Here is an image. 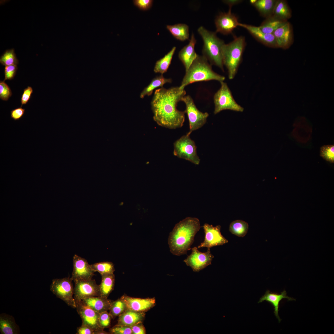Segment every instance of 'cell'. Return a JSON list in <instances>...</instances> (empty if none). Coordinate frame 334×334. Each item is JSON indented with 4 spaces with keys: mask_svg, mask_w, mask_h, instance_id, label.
Segmentation results:
<instances>
[{
    "mask_svg": "<svg viewBox=\"0 0 334 334\" xmlns=\"http://www.w3.org/2000/svg\"><path fill=\"white\" fill-rule=\"evenodd\" d=\"M225 77L215 72L210 64L204 56L198 55L189 69L186 71L180 85L184 89L187 85L192 83L211 80L220 82L224 81Z\"/></svg>",
    "mask_w": 334,
    "mask_h": 334,
    "instance_id": "3957f363",
    "label": "cell"
},
{
    "mask_svg": "<svg viewBox=\"0 0 334 334\" xmlns=\"http://www.w3.org/2000/svg\"><path fill=\"white\" fill-rule=\"evenodd\" d=\"M72 281L71 277H69L54 279L50 286V290L68 306L76 308V303L73 296L74 288Z\"/></svg>",
    "mask_w": 334,
    "mask_h": 334,
    "instance_id": "ba28073f",
    "label": "cell"
},
{
    "mask_svg": "<svg viewBox=\"0 0 334 334\" xmlns=\"http://www.w3.org/2000/svg\"><path fill=\"white\" fill-rule=\"evenodd\" d=\"M273 15L285 21H287L291 17V11L286 1L277 0Z\"/></svg>",
    "mask_w": 334,
    "mask_h": 334,
    "instance_id": "f1b7e54d",
    "label": "cell"
},
{
    "mask_svg": "<svg viewBox=\"0 0 334 334\" xmlns=\"http://www.w3.org/2000/svg\"><path fill=\"white\" fill-rule=\"evenodd\" d=\"M287 299L289 301L295 300L293 298L290 297L287 295L285 290L278 294L271 292L269 290L266 291L265 294L260 298L258 303L264 301H266L272 304L274 307L275 315L278 319L279 323L281 320L278 315L279 304L280 302L283 299Z\"/></svg>",
    "mask_w": 334,
    "mask_h": 334,
    "instance_id": "ffe728a7",
    "label": "cell"
},
{
    "mask_svg": "<svg viewBox=\"0 0 334 334\" xmlns=\"http://www.w3.org/2000/svg\"><path fill=\"white\" fill-rule=\"evenodd\" d=\"M242 1L241 0H223V2L229 6V8L231 9L232 7L235 5L240 3Z\"/></svg>",
    "mask_w": 334,
    "mask_h": 334,
    "instance_id": "f6af8a7d",
    "label": "cell"
},
{
    "mask_svg": "<svg viewBox=\"0 0 334 334\" xmlns=\"http://www.w3.org/2000/svg\"><path fill=\"white\" fill-rule=\"evenodd\" d=\"M101 281L99 285L100 296L108 298L114 289L115 278L113 273L101 275Z\"/></svg>",
    "mask_w": 334,
    "mask_h": 334,
    "instance_id": "484cf974",
    "label": "cell"
},
{
    "mask_svg": "<svg viewBox=\"0 0 334 334\" xmlns=\"http://www.w3.org/2000/svg\"><path fill=\"white\" fill-rule=\"evenodd\" d=\"M145 312H139L127 309L118 316L117 324L131 326L142 323L145 317Z\"/></svg>",
    "mask_w": 334,
    "mask_h": 334,
    "instance_id": "7402d4cb",
    "label": "cell"
},
{
    "mask_svg": "<svg viewBox=\"0 0 334 334\" xmlns=\"http://www.w3.org/2000/svg\"><path fill=\"white\" fill-rule=\"evenodd\" d=\"M167 29L177 39L184 41L189 39V27L184 24H178L173 25H167Z\"/></svg>",
    "mask_w": 334,
    "mask_h": 334,
    "instance_id": "4316f807",
    "label": "cell"
},
{
    "mask_svg": "<svg viewBox=\"0 0 334 334\" xmlns=\"http://www.w3.org/2000/svg\"><path fill=\"white\" fill-rule=\"evenodd\" d=\"M18 67L17 65H12L5 66L4 68L5 79L3 81L13 79L16 74Z\"/></svg>",
    "mask_w": 334,
    "mask_h": 334,
    "instance_id": "f35d334b",
    "label": "cell"
},
{
    "mask_svg": "<svg viewBox=\"0 0 334 334\" xmlns=\"http://www.w3.org/2000/svg\"><path fill=\"white\" fill-rule=\"evenodd\" d=\"M126 305L120 298L113 301L109 310L112 319L118 316L126 309Z\"/></svg>",
    "mask_w": 334,
    "mask_h": 334,
    "instance_id": "d6a6232c",
    "label": "cell"
},
{
    "mask_svg": "<svg viewBox=\"0 0 334 334\" xmlns=\"http://www.w3.org/2000/svg\"><path fill=\"white\" fill-rule=\"evenodd\" d=\"M191 250V255H188L183 261L194 272H199L211 264L214 256L211 253L210 249L208 248L205 252L199 251L196 247H193Z\"/></svg>",
    "mask_w": 334,
    "mask_h": 334,
    "instance_id": "30bf717a",
    "label": "cell"
},
{
    "mask_svg": "<svg viewBox=\"0 0 334 334\" xmlns=\"http://www.w3.org/2000/svg\"><path fill=\"white\" fill-rule=\"evenodd\" d=\"M277 0H257L253 5L260 15L267 18L273 15L274 9Z\"/></svg>",
    "mask_w": 334,
    "mask_h": 334,
    "instance_id": "83f0119b",
    "label": "cell"
},
{
    "mask_svg": "<svg viewBox=\"0 0 334 334\" xmlns=\"http://www.w3.org/2000/svg\"><path fill=\"white\" fill-rule=\"evenodd\" d=\"M77 334H94V331L88 326L82 323L77 329Z\"/></svg>",
    "mask_w": 334,
    "mask_h": 334,
    "instance_id": "ee69618b",
    "label": "cell"
},
{
    "mask_svg": "<svg viewBox=\"0 0 334 334\" xmlns=\"http://www.w3.org/2000/svg\"><path fill=\"white\" fill-rule=\"evenodd\" d=\"M0 62L5 66L18 64L19 61L14 49H12L6 50L1 56Z\"/></svg>",
    "mask_w": 334,
    "mask_h": 334,
    "instance_id": "836d02e7",
    "label": "cell"
},
{
    "mask_svg": "<svg viewBox=\"0 0 334 334\" xmlns=\"http://www.w3.org/2000/svg\"><path fill=\"white\" fill-rule=\"evenodd\" d=\"M112 334H132L131 326L117 324L109 329Z\"/></svg>",
    "mask_w": 334,
    "mask_h": 334,
    "instance_id": "d590c367",
    "label": "cell"
},
{
    "mask_svg": "<svg viewBox=\"0 0 334 334\" xmlns=\"http://www.w3.org/2000/svg\"><path fill=\"white\" fill-rule=\"evenodd\" d=\"M176 49V47H173L163 57L156 62L154 68L155 73H159L163 75L167 71Z\"/></svg>",
    "mask_w": 334,
    "mask_h": 334,
    "instance_id": "f546056e",
    "label": "cell"
},
{
    "mask_svg": "<svg viewBox=\"0 0 334 334\" xmlns=\"http://www.w3.org/2000/svg\"><path fill=\"white\" fill-rule=\"evenodd\" d=\"M198 32L203 41V56L211 64L218 66L224 71L221 50L225 44L224 41L217 36L216 32L208 31L203 26L198 28Z\"/></svg>",
    "mask_w": 334,
    "mask_h": 334,
    "instance_id": "5b68a950",
    "label": "cell"
},
{
    "mask_svg": "<svg viewBox=\"0 0 334 334\" xmlns=\"http://www.w3.org/2000/svg\"><path fill=\"white\" fill-rule=\"evenodd\" d=\"M120 298L125 303L127 309L137 312H145L156 304L155 298H141L131 297L124 294Z\"/></svg>",
    "mask_w": 334,
    "mask_h": 334,
    "instance_id": "2e32d148",
    "label": "cell"
},
{
    "mask_svg": "<svg viewBox=\"0 0 334 334\" xmlns=\"http://www.w3.org/2000/svg\"><path fill=\"white\" fill-rule=\"evenodd\" d=\"M196 42V40L192 33L189 44L182 48L179 53L178 58L183 64L186 71L189 69L198 55L195 50Z\"/></svg>",
    "mask_w": 334,
    "mask_h": 334,
    "instance_id": "d6986e66",
    "label": "cell"
},
{
    "mask_svg": "<svg viewBox=\"0 0 334 334\" xmlns=\"http://www.w3.org/2000/svg\"><path fill=\"white\" fill-rule=\"evenodd\" d=\"M73 260V268L71 278L74 282L92 279L94 272L86 259L75 254Z\"/></svg>",
    "mask_w": 334,
    "mask_h": 334,
    "instance_id": "5bb4252c",
    "label": "cell"
},
{
    "mask_svg": "<svg viewBox=\"0 0 334 334\" xmlns=\"http://www.w3.org/2000/svg\"><path fill=\"white\" fill-rule=\"evenodd\" d=\"M221 87L213 97L215 114L225 110L242 112L244 108L238 104L234 99L227 84L221 82Z\"/></svg>",
    "mask_w": 334,
    "mask_h": 334,
    "instance_id": "8992f818",
    "label": "cell"
},
{
    "mask_svg": "<svg viewBox=\"0 0 334 334\" xmlns=\"http://www.w3.org/2000/svg\"><path fill=\"white\" fill-rule=\"evenodd\" d=\"M278 48H288L293 41V31L291 24L287 21L273 33Z\"/></svg>",
    "mask_w": 334,
    "mask_h": 334,
    "instance_id": "e0dca14e",
    "label": "cell"
},
{
    "mask_svg": "<svg viewBox=\"0 0 334 334\" xmlns=\"http://www.w3.org/2000/svg\"><path fill=\"white\" fill-rule=\"evenodd\" d=\"M132 334H145L146 331L142 323H139L131 326Z\"/></svg>",
    "mask_w": 334,
    "mask_h": 334,
    "instance_id": "7bdbcfd3",
    "label": "cell"
},
{
    "mask_svg": "<svg viewBox=\"0 0 334 334\" xmlns=\"http://www.w3.org/2000/svg\"><path fill=\"white\" fill-rule=\"evenodd\" d=\"M24 112L25 109L22 107L15 108L11 111V117L14 120H19L23 116Z\"/></svg>",
    "mask_w": 334,
    "mask_h": 334,
    "instance_id": "b9f144b4",
    "label": "cell"
},
{
    "mask_svg": "<svg viewBox=\"0 0 334 334\" xmlns=\"http://www.w3.org/2000/svg\"><path fill=\"white\" fill-rule=\"evenodd\" d=\"M112 319L111 316L108 311L100 313L99 317V324L100 327L103 329L105 328H109L110 326Z\"/></svg>",
    "mask_w": 334,
    "mask_h": 334,
    "instance_id": "8d00e7d4",
    "label": "cell"
},
{
    "mask_svg": "<svg viewBox=\"0 0 334 334\" xmlns=\"http://www.w3.org/2000/svg\"><path fill=\"white\" fill-rule=\"evenodd\" d=\"M11 91L5 81H0V98L2 100L7 101L11 96Z\"/></svg>",
    "mask_w": 334,
    "mask_h": 334,
    "instance_id": "74e56055",
    "label": "cell"
},
{
    "mask_svg": "<svg viewBox=\"0 0 334 334\" xmlns=\"http://www.w3.org/2000/svg\"><path fill=\"white\" fill-rule=\"evenodd\" d=\"M172 81L171 79L164 77L162 75L156 76L152 79L149 85L145 88L141 92L140 98H143L146 96L151 95L155 89L159 87H163L164 84L171 83Z\"/></svg>",
    "mask_w": 334,
    "mask_h": 334,
    "instance_id": "cb8c5ba5",
    "label": "cell"
},
{
    "mask_svg": "<svg viewBox=\"0 0 334 334\" xmlns=\"http://www.w3.org/2000/svg\"><path fill=\"white\" fill-rule=\"evenodd\" d=\"M239 26L247 30L258 41L267 46L278 48L273 34H266L263 32L259 27L239 23Z\"/></svg>",
    "mask_w": 334,
    "mask_h": 334,
    "instance_id": "ac0fdd59",
    "label": "cell"
},
{
    "mask_svg": "<svg viewBox=\"0 0 334 334\" xmlns=\"http://www.w3.org/2000/svg\"><path fill=\"white\" fill-rule=\"evenodd\" d=\"M74 282V298L75 302L90 297L100 296L99 285L95 280H80Z\"/></svg>",
    "mask_w": 334,
    "mask_h": 334,
    "instance_id": "8fae6325",
    "label": "cell"
},
{
    "mask_svg": "<svg viewBox=\"0 0 334 334\" xmlns=\"http://www.w3.org/2000/svg\"><path fill=\"white\" fill-rule=\"evenodd\" d=\"M81 301L84 304L100 314L109 310L113 301L101 296L90 297Z\"/></svg>",
    "mask_w": 334,
    "mask_h": 334,
    "instance_id": "44dd1931",
    "label": "cell"
},
{
    "mask_svg": "<svg viewBox=\"0 0 334 334\" xmlns=\"http://www.w3.org/2000/svg\"><path fill=\"white\" fill-rule=\"evenodd\" d=\"M153 1L152 0H134L133 1L136 6L144 11L148 10L151 8Z\"/></svg>",
    "mask_w": 334,
    "mask_h": 334,
    "instance_id": "ab89813d",
    "label": "cell"
},
{
    "mask_svg": "<svg viewBox=\"0 0 334 334\" xmlns=\"http://www.w3.org/2000/svg\"><path fill=\"white\" fill-rule=\"evenodd\" d=\"M257 0H250V4L253 5L256 2Z\"/></svg>",
    "mask_w": 334,
    "mask_h": 334,
    "instance_id": "7dc6e473",
    "label": "cell"
},
{
    "mask_svg": "<svg viewBox=\"0 0 334 334\" xmlns=\"http://www.w3.org/2000/svg\"><path fill=\"white\" fill-rule=\"evenodd\" d=\"M203 227L205 233L204 239L198 246V248L207 247L210 249L212 247L222 245L228 242V240L221 234V225L214 226L205 223Z\"/></svg>",
    "mask_w": 334,
    "mask_h": 334,
    "instance_id": "7c38bea8",
    "label": "cell"
},
{
    "mask_svg": "<svg viewBox=\"0 0 334 334\" xmlns=\"http://www.w3.org/2000/svg\"><path fill=\"white\" fill-rule=\"evenodd\" d=\"M246 44L245 37L240 36L235 37L229 43L225 44L222 47L223 64L228 70L230 79H233L237 73Z\"/></svg>",
    "mask_w": 334,
    "mask_h": 334,
    "instance_id": "277c9868",
    "label": "cell"
},
{
    "mask_svg": "<svg viewBox=\"0 0 334 334\" xmlns=\"http://www.w3.org/2000/svg\"><path fill=\"white\" fill-rule=\"evenodd\" d=\"M200 228V221L195 217H187L176 224L168 238L170 252L177 256L186 254Z\"/></svg>",
    "mask_w": 334,
    "mask_h": 334,
    "instance_id": "7a4b0ae2",
    "label": "cell"
},
{
    "mask_svg": "<svg viewBox=\"0 0 334 334\" xmlns=\"http://www.w3.org/2000/svg\"><path fill=\"white\" fill-rule=\"evenodd\" d=\"M0 331L2 334H18L19 326L12 315L2 313L0 315Z\"/></svg>",
    "mask_w": 334,
    "mask_h": 334,
    "instance_id": "603a6c76",
    "label": "cell"
},
{
    "mask_svg": "<svg viewBox=\"0 0 334 334\" xmlns=\"http://www.w3.org/2000/svg\"><path fill=\"white\" fill-rule=\"evenodd\" d=\"M320 155L326 161L331 163L334 162V145H327L320 148Z\"/></svg>",
    "mask_w": 334,
    "mask_h": 334,
    "instance_id": "e575fe53",
    "label": "cell"
},
{
    "mask_svg": "<svg viewBox=\"0 0 334 334\" xmlns=\"http://www.w3.org/2000/svg\"><path fill=\"white\" fill-rule=\"evenodd\" d=\"M92 271L98 272L101 275L113 274L115 271L114 265L111 262L105 261L95 263L90 265Z\"/></svg>",
    "mask_w": 334,
    "mask_h": 334,
    "instance_id": "1f68e13d",
    "label": "cell"
},
{
    "mask_svg": "<svg viewBox=\"0 0 334 334\" xmlns=\"http://www.w3.org/2000/svg\"><path fill=\"white\" fill-rule=\"evenodd\" d=\"M191 133L189 131L175 141L173 144V154L179 158L198 165L199 164L200 160L197 154L195 143L190 137Z\"/></svg>",
    "mask_w": 334,
    "mask_h": 334,
    "instance_id": "52a82bcc",
    "label": "cell"
},
{
    "mask_svg": "<svg viewBox=\"0 0 334 334\" xmlns=\"http://www.w3.org/2000/svg\"><path fill=\"white\" fill-rule=\"evenodd\" d=\"M248 227V224L246 222L241 220H237L230 223L229 231L233 234L243 237L246 234Z\"/></svg>",
    "mask_w": 334,
    "mask_h": 334,
    "instance_id": "4dcf8cb0",
    "label": "cell"
},
{
    "mask_svg": "<svg viewBox=\"0 0 334 334\" xmlns=\"http://www.w3.org/2000/svg\"><path fill=\"white\" fill-rule=\"evenodd\" d=\"M33 91L32 88L30 86H28L24 89L21 99V107H22L23 105L26 104L28 102L31 97Z\"/></svg>",
    "mask_w": 334,
    "mask_h": 334,
    "instance_id": "60d3db41",
    "label": "cell"
},
{
    "mask_svg": "<svg viewBox=\"0 0 334 334\" xmlns=\"http://www.w3.org/2000/svg\"><path fill=\"white\" fill-rule=\"evenodd\" d=\"M110 334V332H107L102 330L98 331H94V334Z\"/></svg>",
    "mask_w": 334,
    "mask_h": 334,
    "instance_id": "bcb514c9",
    "label": "cell"
},
{
    "mask_svg": "<svg viewBox=\"0 0 334 334\" xmlns=\"http://www.w3.org/2000/svg\"><path fill=\"white\" fill-rule=\"evenodd\" d=\"M287 21L281 19L273 15L266 18L259 27L261 30L266 34H272L277 28Z\"/></svg>",
    "mask_w": 334,
    "mask_h": 334,
    "instance_id": "d4e9b609",
    "label": "cell"
},
{
    "mask_svg": "<svg viewBox=\"0 0 334 334\" xmlns=\"http://www.w3.org/2000/svg\"><path fill=\"white\" fill-rule=\"evenodd\" d=\"M76 309L81 318L82 323L92 328L94 331L102 330L99 324L100 314L84 304L82 301L76 302Z\"/></svg>",
    "mask_w": 334,
    "mask_h": 334,
    "instance_id": "4fadbf2b",
    "label": "cell"
},
{
    "mask_svg": "<svg viewBox=\"0 0 334 334\" xmlns=\"http://www.w3.org/2000/svg\"><path fill=\"white\" fill-rule=\"evenodd\" d=\"M186 95L184 89L179 86L156 90L151 102L154 120L159 125L168 128L181 127L186 113L179 110L177 107Z\"/></svg>",
    "mask_w": 334,
    "mask_h": 334,
    "instance_id": "6da1fadb",
    "label": "cell"
},
{
    "mask_svg": "<svg viewBox=\"0 0 334 334\" xmlns=\"http://www.w3.org/2000/svg\"><path fill=\"white\" fill-rule=\"evenodd\" d=\"M239 23L237 17L231 12V9L229 8L227 12L221 13L216 17L215 20L216 32L224 35L231 34L239 26Z\"/></svg>",
    "mask_w": 334,
    "mask_h": 334,
    "instance_id": "9a60e30c",
    "label": "cell"
},
{
    "mask_svg": "<svg viewBox=\"0 0 334 334\" xmlns=\"http://www.w3.org/2000/svg\"><path fill=\"white\" fill-rule=\"evenodd\" d=\"M182 101L186 105V109L185 111L189 121V132H192L201 128L205 124L209 116L208 113L200 111L196 107L192 98L189 95L184 96L182 98Z\"/></svg>",
    "mask_w": 334,
    "mask_h": 334,
    "instance_id": "9c48e42d",
    "label": "cell"
}]
</instances>
